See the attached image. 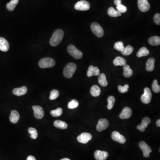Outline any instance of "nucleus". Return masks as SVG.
Returning <instances> with one entry per match:
<instances>
[{
  "label": "nucleus",
  "mask_w": 160,
  "mask_h": 160,
  "mask_svg": "<svg viewBox=\"0 0 160 160\" xmlns=\"http://www.w3.org/2000/svg\"><path fill=\"white\" fill-rule=\"evenodd\" d=\"M19 1V0H11L10 2L7 4L6 8L7 10L10 11L14 10Z\"/></svg>",
  "instance_id": "obj_26"
},
{
  "label": "nucleus",
  "mask_w": 160,
  "mask_h": 160,
  "mask_svg": "<svg viewBox=\"0 0 160 160\" xmlns=\"http://www.w3.org/2000/svg\"><path fill=\"white\" fill-rule=\"evenodd\" d=\"M90 6L88 1L82 0L78 1L75 5L74 8L76 10L79 11H87L90 10Z\"/></svg>",
  "instance_id": "obj_6"
},
{
  "label": "nucleus",
  "mask_w": 160,
  "mask_h": 160,
  "mask_svg": "<svg viewBox=\"0 0 160 160\" xmlns=\"http://www.w3.org/2000/svg\"><path fill=\"white\" fill-rule=\"evenodd\" d=\"M157 126L160 127V120H157Z\"/></svg>",
  "instance_id": "obj_45"
},
{
  "label": "nucleus",
  "mask_w": 160,
  "mask_h": 160,
  "mask_svg": "<svg viewBox=\"0 0 160 160\" xmlns=\"http://www.w3.org/2000/svg\"><path fill=\"white\" fill-rule=\"evenodd\" d=\"M150 54V51L146 47H142L137 52V56L138 57L146 56Z\"/></svg>",
  "instance_id": "obj_27"
},
{
  "label": "nucleus",
  "mask_w": 160,
  "mask_h": 160,
  "mask_svg": "<svg viewBox=\"0 0 160 160\" xmlns=\"http://www.w3.org/2000/svg\"><path fill=\"white\" fill-rule=\"evenodd\" d=\"M114 4L117 6L120 4H121V0H114Z\"/></svg>",
  "instance_id": "obj_43"
},
{
  "label": "nucleus",
  "mask_w": 160,
  "mask_h": 160,
  "mask_svg": "<svg viewBox=\"0 0 160 160\" xmlns=\"http://www.w3.org/2000/svg\"><path fill=\"white\" fill-rule=\"evenodd\" d=\"M148 41L152 46H158L160 44V37L158 36L152 37L149 38Z\"/></svg>",
  "instance_id": "obj_29"
},
{
  "label": "nucleus",
  "mask_w": 160,
  "mask_h": 160,
  "mask_svg": "<svg viewBox=\"0 0 160 160\" xmlns=\"http://www.w3.org/2000/svg\"><path fill=\"white\" fill-rule=\"evenodd\" d=\"M61 160H70V159H69V158H63V159H61Z\"/></svg>",
  "instance_id": "obj_46"
},
{
  "label": "nucleus",
  "mask_w": 160,
  "mask_h": 160,
  "mask_svg": "<svg viewBox=\"0 0 160 160\" xmlns=\"http://www.w3.org/2000/svg\"><path fill=\"white\" fill-rule=\"evenodd\" d=\"M64 35V32L62 30L58 29L55 31L50 40V45L53 47L59 45L62 41Z\"/></svg>",
  "instance_id": "obj_1"
},
{
  "label": "nucleus",
  "mask_w": 160,
  "mask_h": 160,
  "mask_svg": "<svg viewBox=\"0 0 160 160\" xmlns=\"http://www.w3.org/2000/svg\"><path fill=\"white\" fill-rule=\"evenodd\" d=\"M123 69L124 70L123 74L125 77L129 78L131 77L133 74V71L130 68L129 65H126L123 66Z\"/></svg>",
  "instance_id": "obj_22"
},
{
  "label": "nucleus",
  "mask_w": 160,
  "mask_h": 160,
  "mask_svg": "<svg viewBox=\"0 0 160 160\" xmlns=\"http://www.w3.org/2000/svg\"><path fill=\"white\" fill-rule=\"evenodd\" d=\"M20 119V115L17 111L13 110L11 112L10 117V121L13 124H16L18 122Z\"/></svg>",
  "instance_id": "obj_19"
},
{
  "label": "nucleus",
  "mask_w": 160,
  "mask_h": 160,
  "mask_svg": "<svg viewBox=\"0 0 160 160\" xmlns=\"http://www.w3.org/2000/svg\"><path fill=\"white\" fill-rule=\"evenodd\" d=\"M59 92L57 90H53L50 92V100H55L59 97Z\"/></svg>",
  "instance_id": "obj_37"
},
{
  "label": "nucleus",
  "mask_w": 160,
  "mask_h": 160,
  "mask_svg": "<svg viewBox=\"0 0 160 160\" xmlns=\"http://www.w3.org/2000/svg\"><path fill=\"white\" fill-rule=\"evenodd\" d=\"M155 60L153 57H151L148 59L146 63V70L148 72H152L154 69V64Z\"/></svg>",
  "instance_id": "obj_20"
},
{
  "label": "nucleus",
  "mask_w": 160,
  "mask_h": 160,
  "mask_svg": "<svg viewBox=\"0 0 160 160\" xmlns=\"http://www.w3.org/2000/svg\"><path fill=\"white\" fill-rule=\"evenodd\" d=\"M151 121L149 117H144L142 120L141 124L138 125L137 128V130H139L141 132H144L146 128L148 126V125L150 123Z\"/></svg>",
  "instance_id": "obj_16"
},
{
  "label": "nucleus",
  "mask_w": 160,
  "mask_h": 160,
  "mask_svg": "<svg viewBox=\"0 0 160 160\" xmlns=\"http://www.w3.org/2000/svg\"><path fill=\"white\" fill-rule=\"evenodd\" d=\"M79 106V103L76 100H72L71 101L69 102L68 105V107L70 109H74L77 108Z\"/></svg>",
  "instance_id": "obj_35"
},
{
  "label": "nucleus",
  "mask_w": 160,
  "mask_h": 160,
  "mask_svg": "<svg viewBox=\"0 0 160 160\" xmlns=\"http://www.w3.org/2000/svg\"><path fill=\"white\" fill-rule=\"evenodd\" d=\"M152 97V94L150 90L148 87L144 89V94L141 96V101L142 103L145 104H149L150 102Z\"/></svg>",
  "instance_id": "obj_7"
},
{
  "label": "nucleus",
  "mask_w": 160,
  "mask_h": 160,
  "mask_svg": "<svg viewBox=\"0 0 160 160\" xmlns=\"http://www.w3.org/2000/svg\"><path fill=\"white\" fill-rule=\"evenodd\" d=\"M101 92V89L98 86L94 85L90 89L91 94L93 97H96L99 96Z\"/></svg>",
  "instance_id": "obj_21"
},
{
  "label": "nucleus",
  "mask_w": 160,
  "mask_h": 160,
  "mask_svg": "<svg viewBox=\"0 0 160 160\" xmlns=\"http://www.w3.org/2000/svg\"><path fill=\"white\" fill-rule=\"evenodd\" d=\"M112 138L114 141L121 144H124L126 142V139L124 136L122 135L117 131H113L112 133Z\"/></svg>",
  "instance_id": "obj_13"
},
{
  "label": "nucleus",
  "mask_w": 160,
  "mask_h": 160,
  "mask_svg": "<svg viewBox=\"0 0 160 160\" xmlns=\"http://www.w3.org/2000/svg\"><path fill=\"white\" fill-rule=\"evenodd\" d=\"M117 10L119 11L121 13L126 12L127 10V8L126 7L122 4H120V5L117 6Z\"/></svg>",
  "instance_id": "obj_39"
},
{
  "label": "nucleus",
  "mask_w": 160,
  "mask_h": 160,
  "mask_svg": "<svg viewBox=\"0 0 160 160\" xmlns=\"http://www.w3.org/2000/svg\"><path fill=\"white\" fill-rule=\"evenodd\" d=\"M129 86L128 85H126L122 86H118V90L121 93H125L128 91L129 89Z\"/></svg>",
  "instance_id": "obj_38"
},
{
  "label": "nucleus",
  "mask_w": 160,
  "mask_h": 160,
  "mask_svg": "<svg viewBox=\"0 0 160 160\" xmlns=\"http://www.w3.org/2000/svg\"><path fill=\"white\" fill-rule=\"evenodd\" d=\"M114 48L117 50L122 52L125 49V47L124 46L123 42H121V41H118V42H116L115 43Z\"/></svg>",
  "instance_id": "obj_34"
},
{
  "label": "nucleus",
  "mask_w": 160,
  "mask_h": 160,
  "mask_svg": "<svg viewBox=\"0 0 160 160\" xmlns=\"http://www.w3.org/2000/svg\"><path fill=\"white\" fill-rule=\"evenodd\" d=\"M28 132L30 134L31 138L33 139H37V136H38V133H37L36 129L34 128H32V127H30L28 129Z\"/></svg>",
  "instance_id": "obj_33"
},
{
  "label": "nucleus",
  "mask_w": 160,
  "mask_h": 160,
  "mask_svg": "<svg viewBox=\"0 0 160 160\" xmlns=\"http://www.w3.org/2000/svg\"><path fill=\"white\" fill-rule=\"evenodd\" d=\"M68 52L70 54L76 59H81L83 56V53L81 51L78 50L77 48L72 45H70L68 46L67 48Z\"/></svg>",
  "instance_id": "obj_4"
},
{
  "label": "nucleus",
  "mask_w": 160,
  "mask_h": 160,
  "mask_svg": "<svg viewBox=\"0 0 160 160\" xmlns=\"http://www.w3.org/2000/svg\"><path fill=\"white\" fill-rule=\"evenodd\" d=\"M115 103V99L114 97L110 96L108 98V106L107 108L109 110H111L113 108Z\"/></svg>",
  "instance_id": "obj_31"
},
{
  "label": "nucleus",
  "mask_w": 160,
  "mask_h": 160,
  "mask_svg": "<svg viewBox=\"0 0 160 160\" xmlns=\"http://www.w3.org/2000/svg\"><path fill=\"white\" fill-rule=\"evenodd\" d=\"M137 4L139 10L143 12L148 11L150 8L148 0H138Z\"/></svg>",
  "instance_id": "obj_9"
},
{
  "label": "nucleus",
  "mask_w": 160,
  "mask_h": 160,
  "mask_svg": "<svg viewBox=\"0 0 160 160\" xmlns=\"http://www.w3.org/2000/svg\"><path fill=\"white\" fill-rule=\"evenodd\" d=\"M77 66L75 63H69L65 67L63 71L64 76L67 78H70L77 70Z\"/></svg>",
  "instance_id": "obj_2"
},
{
  "label": "nucleus",
  "mask_w": 160,
  "mask_h": 160,
  "mask_svg": "<svg viewBox=\"0 0 160 160\" xmlns=\"http://www.w3.org/2000/svg\"><path fill=\"white\" fill-rule=\"evenodd\" d=\"M93 68H94V66H89L88 71H87V75L88 77H91L93 76Z\"/></svg>",
  "instance_id": "obj_40"
},
{
  "label": "nucleus",
  "mask_w": 160,
  "mask_h": 160,
  "mask_svg": "<svg viewBox=\"0 0 160 160\" xmlns=\"http://www.w3.org/2000/svg\"><path fill=\"white\" fill-rule=\"evenodd\" d=\"M27 88L25 86L20 88H15L12 91L13 94L17 96L24 95L27 93Z\"/></svg>",
  "instance_id": "obj_18"
},
{
  "label": "nucleus",
  "mask_w": 160,
  "mask_h": 160,
  "mask_svg": "<svg viewBox=\"0 0 160 160\" xmlns=\"http://www.w3.org/2000/svg\"><path fill=\"white\" fill-rule=\"evenodd\" d=\"M99 74H100V70L97 67H94L93 75L97 76L99 75Z\"/></svg>",
  "instance_id": "obj_42"
},
{
  "label": "nucleus",
  "mask_w": 160,
  "mask_h": 160,
  "mask_svg": "<svg viewBox=\"0 0 160 160\" xmlns=\"http://www.w3.org/2000/svg\"><path fill=\"white\" fill-rule=\"evenodd\" d=\"M132 114V111L131 109L128 107H126L120 113L119 117L122 119H128L131 116Z\"/></svg>",
  "instance_id": "obj_15"
},
{
  "label": "nucleus",
  "mask_w": 160,
  "mask_h": 160,
  "mask_svg": "<svg viewBox=\"0 0 160 160\" xmlns=\"http://www.w3.org/2000/svg\"><path fill=\"white\" fill-rule=\"evenodd\" d=\"M63 110L62 108H58L56 110H52L50 112V114L53 117H58L62 115Z\"/></svg>",
  "instance_id": "obj_30"
},
{
  "label": "nucleus",
  "mask_w": 160,
  "mask_h": 160,
  "mask_svg": "<svg viewBox=\"0 0 160 160\" xmlns=\"http://www.w3.org/2000/svg\"><path fill=\"white\" fill-rule=\"evenodd\" d=\"M55 60L50 57H45L40 60L38 63L39 67L42 69L51 68L55 65Z\"/></svg>",
  "instance_id": "obj_3"
},
{
  "label": "nucleus",
  "mask_w": 160,
  "mask_h": 160,
  "mask_svg": "<svg viewBox=\"0 0 160 160\" xmlns=\"http://www.w3.org/2000/svg\"><path fill=\"white\" fill-rule=\"evenodd\" d=\"M109 126V122L108 120L105 118L100 119L97 126L96 129L98 131L101 132L106 130Z\"/></svg>",
  "instance_id": "obj_12"
},
{
  "label": "nucleus",
  "mask_w": 160,
  "mask_h": 160,
  "mask_svg": "<svg viewBox=\"0 0 160 160\" xmlns=\"http://www.w3.org/2000/svg\"><path fill=\"white\" fill-rule=\"evenodd\" d=\"M92 137L91 134L88 132H83L77 137V141L82 144H86L90 140H91Z\"/></svg>",
  "instance_id": "obj_10"
},
{
  "label": "nucleus",
  "mask_w": 160,
  "mask_h": 160,
  "mask_svg": "<svg viewBox=\"0 0 160 160\" xmlns=\"http://www.w3.org/2000/svg\"><path fill=\"white\" fill-rule=\"evenodd\" d=\"M27 160H36V159L34 157L32 156H29L27 158Z\"/></svg>",
  "instance_id": "obj_44"
},
{
  "label": "nucleus",
  "mask_w": 160,
  "mask_h": 160,
  "mask_svg": "<svg viewBox=\"0 0 160 160\" xmlns=\"http://www.w3.org/2000/svg\"><path fill=\"white\" fill-rule=\"evenodd\" d=\"M108 14L111 17H116L121 15V13L113 7H110L108 10Z\"/></svg>",
  "instance_id": "obj_25"
},
{
  "label": "nucleus",
  "mask_w": 160,
  "mask_h": 160,
  "mask_svg": "<svg viewBox=\"0 0 160 160\" xmlns=\"http://www.w3.org/2000/svg\"><path fill=\"white\" fill-rule=\"evenodd\" d=\"M98 82L102 86L106 87L107 86L108 84V81H107L106 75L104 73H101L99 74Z\"/></svg>",
  "instance_id": "obj_28"
},
{
  "label": "nucleus",
  "mask_w": 160,
  "mask_h": 160,
  "mask_svg": "<svg viewBox=\"0 0 160 160\" xmlns=\"http://www.w3.org/2000/svg\"><path fill=\"white\" fill-rule=\"evenodd\" d=\"M133 51V48L132 46H127L126 48H125L123 51L121 52L122 54L125 56H128L131 54L132 53Z\"/></svg>",
  "instance_id": "obj_32"
},
{
  "label": "nucleus",
  "mask_w": 160,
  "mask_h": 160,
  "mask_svg": "<svg viewBox=\"0 0 160 160\" xmlns=\"http://www.w3.org/2000/svg\"><path fill=\"white\" fill-rule=\"evenodd\" d=\"M113 63L116 66H124L126 65V61L123 57H117L113 60Z\"/></svg>",
  "instance_id": "obj_24"
},
{
  "label": "nucleus",
  "mask_w": 160,
  "mask_h": 160,
  "mask_svg": "<svg viewBox=\"0 0 160 160\" xmlns=\"http://www.w3.org/2000/svg\"><path fill=\"white\" fill-rule=\"evenodd\" d=\"M152 91L155 93H159L160 92V86L158 85L157 80L153 81V83L152 84Z\"/></svg>",
  "instance_id": "obj_36"
},
{
  "label": "nucleus",
  "mask_w": 160,
  "mask_h": 160,
  "mask_svg": "<svg viewBox=\"0 0 160 160\" xmlns=\"http://www.w3.org/2000/svg\"><path fill=\"white\" fill-rule=\"evenodd\" d=\"M139 146L140 149L143 151V156L145 157H149L150 153L152 151L150 147L145 141L140 142Z\"/></svg>",
  "instance_id": "obj_8"
},
{
  "label": "nucleus",
  "mask_w": 160,
  "mask_h": 160,
  "mask_svg": "<svg viewBox=\"0 0 160 160\" xmlns=\"http://www.w3.org/2000/svg\"><path fill=\"white\" fill-rule=\"evenodd\" d=\"M109 156L108 152L103 151H96L94 153V157L97 160H106Z\"/></svg>",
  "instance_id": "obj_14"
},
{
  "label": "nucleus",
  "mask_w": 160,
  "mask_h": 160,
  "mask_svg": "<svg viewBox=\"0 0 160 160\" xmlns=\"http://www.w3.org/2000/svg\"><path fill=\"white\" fill-rule=\"evenodd\" d=\"M34 112V115L37 119H42L44 116V111L41 106H34L32 107Z\"/></svg>",
  "instance_id": "obj_11"
},
{
  "label": "nucleus",
  "mask_w": 160,
  "mask_h": 160,
  "mask_svg": "<svg viewBox=\"0 0 160 160\" xmlns=\"http://www.w3.org/2000/svg\"><path fill=\"white\" fill-rule=\"evenodd\" d=\"M54 126L58 129L65 130L68 127L67 124L65 121H62L61 120H56L54 122Z\"/></svg>",
  "instance_id": "obj_23"
},
{
  "label": "nucleus",
  "mask_w": 160,
  "mask_h": 160,
  "mask_svg": "<svg viewBox=\"0 0 160 160\" xmlns=\"http://www.w3.org/2000/svg\"><path fill=\"white\" fill-rule=\"evenodd\" d=\"M91 29L97 37H101L104 35V30L101 26L97 22H93L91 25Z\"/></svg>",
  "instance_id": "obj_5"
},
{
  "label": "nucleus",
  "mask_w": 160,
  "mask_h": 160,
  "mask_svg": "<svg viewBox=\"0 0 160 160\" xmlns=\"http://www.w3.org/2000/svg\"><path fill=\"white\" fill-rule=\"evenodd\" d=\"M10 49L9 42L3 37H0V50L3 52H7Z\"/></svg>",
  "instance_id": "obj_17"
},
{
  "label": "nucleus",
  "mask_w": 160,
  "mask_h": 160,
  "mask_svg": "<svg viewBox=\"0 0 160 160\" xmlns=\"http://www.w3.org/2000/svg\"><path fill=\"white\" fill-rule=\"evenodd\" d=\"M154 21L157 25L160 24V13H157L154 16Z\"/></svg>",
  "instance_id": "obj_41"
}]
</instances>
